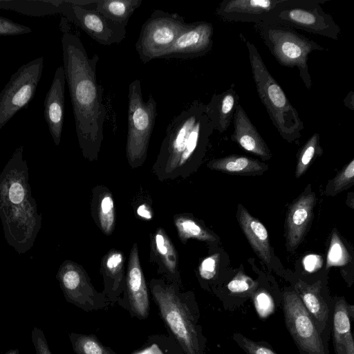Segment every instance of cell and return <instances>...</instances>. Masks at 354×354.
<instances>
[{"label":"cell","instance_id":"6da1fadb","mask_svg":"<svg viewBox=\"0 0 354 354\" xmlns=\"http://www.w3.org/2000/svg\"><path fill=\"white\" fill-rule=\"evenodd\" d=\"M64 17L60 21L63 68L71 96L75 131L82 155L88 161L98 159L106 116L103 88L98 84V55L90 58L80 38L69 28Z\"/></svg>","mask_w":354,"mask_h":354},{"label":"cell","instance_id":"7a4b0ae2","mask_svg":"<svg viewBox=\"0 0 354 354\" xmlns=\"http://www.w3.org/2000/svg\"><path fill=\"white\" fill-rule=\"evenodd\" d=\"M213 131L205 104L193 101L167 125L152 174L160 181L188 177L200 165Z\"/></svg>","mask_w":354,"mask_h":354},{"label":"cell","instance_id":"3957f363","mask_svg":"<svg viewBox=\"0 0 354 354\" xmlns=\"http://www.w3.org/2000/svg\"><path fill=\"white\" fill-rule=\"evenodd\" d=\"M149 288L160 317L185 354H205V339L192 292L163 279L150 280Z\"/></svg>","mask_w":354,"mask_h":354},{"label":"cell","instance_id":"277c9868","mask_svg":"<svg viewBox=\"0 0 354 354\" xmlns=\"http://www.w3.org/2000/svg\"><path fill=\"white\" fill-rule=\"evenodd\" d=\"M248 52L252 77L258 96L265 106L272 123L282 138L294 142L304 129L297 109L290 103L281 86L268 70L254 44L239 35Z\"/></svg>","mask_w":354,"mask_h":354},{"label":"cell","instance_id":"5b68a950","mask_svg":"<svg viewBox=\"0 0 354 354\" xmlns=\"http://www.w3.org/2000/svg\"><path fill=\"white\" fill-rule=\"evenodd\" d=\"M254 28L277 62L282 66L297 68L305 87L310 90L312 79L308 60L313 51H326L324 46L282 24L262 21Z\"/></svg>","mask_w":354,"mask_h":354},{"label":"cell","instance_id":"8992f818","mask_svg":"<svg viewBox=\"0 0 354 354\" xmlns=\"http://www.w3.org/2000/svg\"><path fill=\"white\" fill-rule=\"evenodd\" d=\"M157 115V103L151 94L144 101L141 82L129 84L126 156L132 169L142 166L147 156L149 141Z\"/></svg>","mask_w":354,"mask_h":354},{"label":"cell","instance_id":"52a82bcc","mask_svg":"<svg viewBox=\"0 0 354 354\" xmlns=\"http://www.w3.org/2000/svg\"><path fill=\"white\" fill-rule=\"evenodd\" d=\"M327 0H288L273 10L264 21L338 40L341 28L322 4Z\"/></svg>","mask_w":354,"mask_h":354},{"label":"cell","instance_id":"ba28073f","mask_svg":"<svg viewBox=\"0 0 354 354\" xmlns=\"http://www.w3.org/2000/svg\"><path fill=\"white\" fill-rule=\"evenodd\" d=\"M187 24L184 17L176 13L155 10L142 26L136 42L141 62L160 58Z\"/></svg>","mask_w":354,"mask_h":354},{"label":"cell","instance_id":"9c48e42d","mask_svg":"<svg viewBox=\"0 0 354 354\" xmlns=\"http://www.w3.org/2000/svg\"><path fill=\"white\" fill-rule=\"evenodd\" d=\"M44 58L37 57L20 66L0 93V129L34 97L44 68Z\"/></svg>","mask_w":354,"mask_h":354},{"label":"cell","instance_id":"30bf717a","mask_svg":"<svg viewBox=\"0 0 354 354\" xmlns=\"http://www.w3.org/2000/svg\"><path fill=\"white\" fill-rule=\"evenodd\" d=\"M57 279L65 299L84 311L104 310L111 304L102 292L95 290L84 268L75 262L64 261Z\"/></svg>","mask_w":354,"mask_h":354},{"label":"cell","instance_id":"8fae6325","mask_svg":"<svg viewBox=\"0 0 354 354\" xmlns=\"http://www.w3.org/2000/svg\"><path fill=\"white\" fill-rule=\"evenodd\" d=\"M59 13L102 45L120 44L126 37L127 26L115 24L95 10L73 1H62Z\"/></svg>","mask_w":354,"mask_h":354},{"label":"cell","instance_id":"7c38bea8","mask_svg":"<svg viewBox=\"0 0 354 354\" xmlns=\"http://www.w3.org/2000/svg\"><path fill=\"white\" fill-rule=\"evenodd\" d=\"M283 312L288 330L303 354H326L315 322L295 292L283 294Z\"/></svg>","mask_w":354,"mask_h":354},{"label":"cell","instance_id":"4fadbf2b","mask_svg":"<svg viewBox=\"0 0 354 354\" xmlns=\"http://www.w3.org/2000/svg\"><path fill=\"white\" fill-rule=\"evenodd\" d=\"M124 297L119 304H123L131 315L140 320L147 318L149 312L148 287L142 271L137 243L130 250L126 268Z\"/></svg>","mask_w":354,"mask_h":354},{"label":"cell","instance_id":"5bb4252c","mask_svg":"<svg viewBox=\"0 0 354 354\" xmlns=\"http://www.w3.org/2000/svg\"><path fill=\"white\" fill-rule=\"evenodd\" d=\"M214 28L211 22L187 23L172 46L160 58L193 59L205 55L213 46Z\"/></svg>","mask_w":354,"mask_h":354},{"label":"cell","instance_id":"9a60e30c","mask_svg":"<svg viewBox=\"0 0 354 354\" xmlns=\"http://www.w3.org/2000/svg\"><path fill=\"white\" fill-rule=\"evenodd\" d=\"M149 239L150 262L157 266L158 273L164 280L182 286L178 254L165 230L157 227Z\"/></svg>","mask_w":354,"mask_h":354},{"label":"cell","instance_id":"2e32d148","mask_svg":"<svg viewBox=\"0 0 354 354\" xmlns=\"http://www.w3.org/2000/svg\"><path fill=\"white\" fill-rule=\"evenodd\" d=\"M288 0H223L216 14L223 21L257 24L264 21L276 8Z\"/></svg>","mask_w":354,"mask_h":354},{"label":"cell","instance_id":"e0dca14e","mask_svg":"<svg viewBox=\"0 0 354 354\" xmlns=\"http://www.w3.org/2000/svg\"><path fill=\"white\" fill-rule=\"evenodd\" d=\"M65 84L64 68L60 66L55 71L44 100V118L56 145L60 143L63 129Z\"/></svg>","mask_w":354,"mask_h":354},{"label":"cell","instance_id":"ac0fdd59","mask_svg":"<svg viewBox=\"0 0 354 354\" xmlns=\"http://www.w3.org/2000/svg\"><path fill=\"white\" fill-rule=\"evenodd\" d=\"M316 197L313 192L300 196L290 205L286 218V246L294 251L302 241L310 225Z\"/></svg>","mask_w":354,"mask_h":354},{"label":"cell","instance_id":"d6986e66","mask_svg":"<svg viewBox=\"0 0 354 354\" xmlns=\"http://www.w3.org/2000/svg\"><path fill=\"white\" fill-rule=\"evenodd\" d=\"M232 122V141L237 143L243 149L263 160H268L271 158L272 153L268 146L240 104L235 110Z\"/></svg>","mask_w":354,"mask_h":354},{"label":"cell","instance_id":"ffe728a7","mask_svg":"<svg viewBox=\"0 0 354 354\" xmlns=\"http://www.w3.org/2000/svg\"><path fill=\"white\" fill-rule=\"evenodd\" d=\"M125 260L124 253L115 248L110 249L101 260L100 272L104 283L102 293L111 305L119 303L123 294L126 277Z\"/></svg>","mask_w":354,"mask_h":354},{"label":"cell","instance_id":"44dd1931","mask_svg":"<svg viewBox=\"0 0 354 354\" xmlns=\"http://www.w3.org/2000/svg\"><path fill=\"white\" fill-rule=\"evenodd\" d=\"M239 96L232 85L220 93H214L205 104V112L211 121L214 130L220 133L226 131L232 121Z\"/></svg>","mask_w":354,"mask_h":354},{"label":"cell","instance_id":"7402d4cb","mask_svg":"<svg viewBox=\"0 0 354 354\" xmlns=\"http://www.w3.org/2000/svg\"><path fill=\"white\" fill-rule=\"evenodd\" d=\"M236 217L253 250L265 263H270L271 248L268 231L265 226L241 205H238Z\"/></svg>","mask_w":354,"mask_h":354},{"label":"cell","instance_id":"603a6c76","mask_svg":"<svg viewBox=\"0 0 354 354\" xmlns=\"http://www.w3.org/2000/svg\"><path fill=\"white\" fill-rule=\"evenodd\" d=\"M91 216L106 236L113 234L115 227V206L113 194L104 185H96L91 192Z\"/></svg>","mask_w":354,"mask_h":354},{"label":"cell","instance_id":"cb8c5ba5","mask_svg":"<svg viewBox=\"0 0 354 354\" xmlns=\"http://www.w3.org/2000/svg\"><path fill=\"white\" fill-rule=\"evenodd\" d=\"M353 306L346 304L344 298L339 299L333 313V345L335 354H354V342L351 330L350 313Z\"/></svg>","mask_w":354,"mask_h":354},{"label":"cell","instance_id":"d4e9b609","mask_svg":"<svg viewBox=\"0 0 354 354\" xmlns=\"http://www.w3.org/2000/svg\"><path fill=\"white\" fill-rule=\"evenodd\" d=\"M319 283L317 281L313 285H308L299 281L295 286V292L316 322L319 332L326 327L328 317V308L321 295Z\"/></svg>","mask_w":354,"mask_h":354},{"label":"cell","instance_id":"484cf974","mask_svg":"<svg viewBox=\"0 0 354 354\" xmlns=\"http://www.w3.org/2000/svg\"><path fill=\"white\" fill-rule=\"evenodd\" d=\"M212 169L236 175H259L268 169V165L258 160L240 155H230L209 161Z\"/></svg>","mask_w":354,"mask_h":354},{"label":"cell","instance_id":"4316f807","mask_svg":"<svg viewBox=\"0 0 354 354\" xmlns=\"http://www.w3.org/2000/svg\"><path fill=\"white\" fill-rule=\"evenodd\" d=\"M174 225L180 242L185 245L189 239H196L212 244L217 236L199 220L188 213H178L173 217Z\"/></svg>","mask_w":354,"mask_h":354},{"label":"cell","instance_id":"83f0119b","mask_svg":"<svg viewBox=\"0 0 354 354\" xmlns=\"http://www.w3.org/2000/svg\"><path fill=\"white\" fill-rule=\"evenodd\" d=\"M142 3V0H96L93 9L115 24L127 26Z\"/></svg>","mask_w":354,"mask_h":354},{"label":"cell","instance_id":"f1b7e54d","mask_svg":"<svg viewBox=\"0 0 354 354\" xmlns=\"http://www.w3.org/2000/svg\"><path fill=\"white\" fill-rule=\"evenodd\" d=\"M68 337L76 354H118L104 346L94 335L71 332L68 333Z\"/></svg>","mask_w":354,"mask_h":354},{"label":"cell","instance_id":"f546056e","mask_svg":"<svg viewBox=\"0 0 354 354\" xmlns=\"http://www.w3.org/2000/svg\"><path fill=\"white\" fill-rule=\"evenodd\" d=\"M319 134L314 133L298 151L295 171L297 178L302 176L316 156L322 153L323 150L319 144Z\"/></svg>","mask_w":354,"mask_h":354},{"label":"cell","instance_id":"4dcf8cb0","mask_svg":"<svg viewBox=\"0 0 354 354\" xmlns=\"http://www.w3.org/2000/svg\"><path fill=\"white\" fill-rule=\"evenodd\" d=\"M354 183V159L347 164L328 184L326 193L334 196Z\"/></svg>","mask_w":354,"mask_h":354},{"label":"cell","instance_id":"1f68e13d","mask_svg":"<svg viewBox=\"0 0 354 354\" xmlns=\"http://www.w3.org/2000/svg\"><path fill=\"white\" fill-rule=\"evenodd\" d=\"M351 260V257L335 231L333 233L327 255L326 267L344 266Z\"/></svg>","mask_w":354,"mask_h":354},{"label":"cell","instance_id":"d6a6232c","mask_svg":"<svg viewBox=\"0 0 354 354\" xmlns=\"http://www.w3.org/2000/svg\"><path fill=\"white\" fill-rule=\"evenodd\" d=\"M220 254L218 252L210 254L204 258L197 268V274L202 281L213 279L218 271Z\"/></svg>","mask_w":354,"mask_h":354},{"label":"cell","instance_id":"836d02e7","mask_svg":"<svg viewBox=\"0 0 354 354\" xmlns=\"http://www.w3.org/2000/svg\"><path fill=\"white\" fill-rule=\"evenodd\" d=\"M233 339L247 354H277L272 348L252 341L240 333H234Z\"/></svg>","mask_w":354,"mask_h":354},{"label":"cell","instance_id":"e575fe53","mask_svg":"<svg viewBox=\"0 0 354 354\" xmlns=\"http://www.w3.org/2000/svg\"><path fill=\"white\" fill-rule=\"evenodd\" d=\"M257 283L250 277L239 272L228 283L227 289L232 293L241 294L253 290Z\"/></svg>","mask_w":354,"mask_h":354},{"label":"cell","instance_id":"d590c367","mask_svg":"<svg viewBox=\"0 0 354 354\" xmlns=\"http://www.w3.org/2000/svg\"><path fill=\"white\" fill-rule=\"evenodd\" d=\"M30 32L32 30L29 27L0 17V35H18Z\"/></svg>","mask_w":354,"mask_h":354},{"label":"cell","instance_id":"8d00e7d4","mask_svg":"<svg viewBox=\"0 0 354 354\" xmlns=\"http://www.w3.org/2000/svg\"><path fill=\"white\" fill-rule=\"evenodd\" d=\"M255 308L259 316L266 317L272 311L274 304L271 297L266 292L261 291L254 297Z\"/></svg>","mask_w":354,"mask_h":354},{"label":"cell","instance_id":"74e56055","mask_svg":"<svg viewBox=\"0 0 354 354\" xmlns=\"http://www.w3.org/2000/svg\"><path fill=\"white\" fill-rule=\"evenodd\" d=\"M31 340L36 354H53L44 331L35 326L31 332Z\"/></svg>","mask_w":354,"mask_h":354},{"label":"cell","instance_id":"f35d334b","mask_svg":"<svg viewBox=\"0 0 354 354\" xmlns=\"http://www.w3.org/2000/svg\"><path fill=\"white\" fill-rule=\"evenodd\" d=\"M26 187L20 181L12 182L7 191L8 198L12 204L21 203L27 195Z\"/></svg>","mask_w":354,"mask_h":354},{"label":"cell","instance_id":"ab89813d","mask_svg":"<svg viewBox=\"0 0 354 354\" xmlns=\"http://www.w3.org/2000/svg\"><path fill=\"white\" fill-rule=\"evenodd\" d=\"M135 214L140 219L150 221L153 218V211L151 204L146 201L140 202L135 207Z\"/></svg>","mask_w":354,"mask_h":354},{"label":"cell","instance_id":"60d3db41","mask_svg":"<svg viewBox=\"0 0 354 354\" xmlns=\"http://www.w3.org/2000/svg\"><path fill=\"white\" fill-rule=\"evenodd\" d=\"M344 105L351 111H354V92L351 91L348 93L346 96L344 97Z\"/></svg>","mask_w":354,"mask_h":354},{"label":"cell","instance_id":"b9f144b4","mask_svg":"<svg viewBox=\"0 0 354 354\" xmlns=\"http://www.w3.org/2000/svg\"><path fill=\"white\" fill-rule=\"evenodd\" d=\"M317 256L311 255L306 258V261L310 262V263H305L306 269L308 271H313L317 268V264H315V262H318L317 261Z\"/></svg>","mask_w":354,"mask_h":354},{"label":"cell","instance_id":"7bdbcfd3","mask_svg":"<svg viewBox=\"0 0 354 354\" xmlns=\"http://www.w3.org/2000/svg\"><path fill=\"white\" fill-rule=\"evenodd\" d=\"M4 354H19V351L18 348H13V349H10V350L8 351Z\"/></svg>","mask_w":354,"mask_h":354}]
</instances>
